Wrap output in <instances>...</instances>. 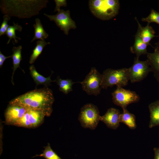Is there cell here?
<instances>
[{
  "mask_svg": "<svg viewBox=\"0 0 159 159\" xmlns=\"http://www.w3.org/2000/svg\"><path fill=\"white\" fill-rule=\"evenodd\" d=\"M54 98L52 90L48 87L36 89L21 95L11 100L9 104L18 105L28 109L42 112L49 116L53 110Z\"/></svg>",
  "mask_w": 159,
  "mask_h": 159,
  "instance_id": "6da1fadb",
  "label": "cell"
},
{
  "mask_svg": "<svg viewBox=\"0 0 159 159\" xmlns=\"http://www.w3.org/2000/svg\"><path fill=\"white\" fill-rule=\"evenodd\" d=\"M47 0H1L0 8L2 14L19 18H27L38 15L47 7Z\"/></svg>",
  "mask_w": 159,
  "mask_h": 159,
  "instance_id": "7a4b0ae2",
  "label": "cell"
},
{
  "mask_svg": "<svg viewBox=\"0 0 159 159\" xmlns=\"http://www.w3.org/2000/svg\"><path fill=\"white\" fill-rule=\"evenodd\" d=\"M89 5L94 15L104 20L114 16L117 14L119 7V2L116 0H90Z\"/></svg>",
  "mask_w": 159,
  "mask_h": 159,
  "instance_id": "3957f363",
  "label": "cell"
},
{
  "mask_svg": "<svg viewBox=\"0 0 159 159\" xmlns=\"http://www.w3.org/2000/svg\"><path fill=\"white\" fill-rule=\"evenodd\" d=\"M102 74L101 88L104 89L115 85L122 87L127 85L129 81L128 69L126 68L117 69H108Z\"/></svg>",
  "mask_w": 159,
  "mask_h": 159,
  "instance_id": "277c9868",
  "label": "cell"
},
{
  "mask_svg": "<svg viewBox=\"0 0 159 159\" xmlns=\"http://www.w3.org/2000/svg\"><path fill=\"white\" fill-rule=\"evenodd\" d=\"M100 117L97 107L92 104L88 103L81 108L78 119L82 127L93 130L97 127Z\"/></svg>",
  "mask_w": 159,
  "mask_h": 159,
  "instance_id": "5b68a950",
  "label": "cell"
},
{
  "mask_svg": "<svg viewBox=\"0 0 159 159\" xmlns=\"http://www.w3.org/2000/svg\"><path fill=\"white\" fill-rule=\"evenodd\" d=\"M102 74L93 67L85 79L80 83L83 90L88 95L97 96L100 94L102 89Z\"/></svg>",
  "mask_w": 159,
  "mask_h": 159,
  "instance_id": "8992f818",
  "label": "cell"
},
{
  "mask_svg": "<svg viewBox=\"0 0 159 159\" xmlns=\"http://www.w3.org/2000/svg\"><path fill=\"white\" fill-rule=\"evenodd\" d=\"M112 96L114 104L120 107L123 110L127 109L129 105L137 102L140 99L139 96L135 92L121 87H117L112 93Z\"/></svg>",
  "mask_w": 159,
  "mask_h": 159,
  "instance_id": "52a82bcc",
  "label": "cell"
},
{
  "mask_svg": "<svg viewBox=\"0 0 159 159\" xmlns=\"http://www.w3.org/2000/svg\"><path fill=\"white\" fill-rule=\"evenodd\" d=\"M139 58H135L132 65L128 68L129 81L132 83L142 80L151 72L148 61H140Z\"/></svg>",
  "mask_w": 159,
  "mask_h": 159,
  "instance_id": "ba28073f",
  "label": "cell"
},
{
  "mask_svg": "<svg viewBox=\"0 0 159 159\" xmlns=\"http://www.w3.org/2000/svg\"><path fill=\"white\" fill-rule=\"evenodd\" d=\"M44 14L50 20L54 21L66 35L68 34L69 31L70 29H75L76 27L75 22L70 16L69 10L64 11L61 9L55 15H49L46 14Z\"/></svg>",
  "mask_w": 159,
  "mask_h": 159,
  "instance_id": "9c48e42d",
  "label": "cell"
},
{
  "mask_svg": "<svg viewBox=\"0 0 159 159\" xmlns=\"http://www.w3.org/2000/svg\"><path fill=\"white\" fill-rule=\"evenodd\" d=\"M28 109L16 104H9L5 114L6 123L13 125L16 122L24 115Z\"/></svg>",
  "mask_w": 159,
  "mask_h": 159,
  "instance_id": "30bf717a",
  "label": "cell"
},
{
  "mask_svg": "<svg viewBox=\"0 0 159 159\" xmlns=\"http://www.w3.org/2000/svg\"><path fill=\"white\" fill-rule=\"evenodd\" d=\"M120 114L118 110L110 108L107 110L104 115L100 116V120L104 123L107 127L115 130L120 125Z\"/></svg>",
  "mask_w": 159,
  "mask_h": 159,
  "instance_id": "8fae6325",
  "label": "cell"
},
{
  "mask_svg": "<svg viewBox=\"0 0 159 159\" xmlns=\"http://www.w3.org/2000/svg\"><path fill=\"white\" fill-rule=\"evenodd\" d=\"M138 23V29L137 33L138 34L143 41L148 45H150V42L154 37H156L155 34V32L153 28L148 23L144 27L142 26L136 18Z\"/></svg>",
  "mask_w": 159,
  "mask_h": 159,
  "instance_id": "7c38bea8",
  "label": "cell"
},
{
  "mask_svg": "<svg viewBox=\"0 0 159 159\" xmlns=\"http://www.w3.org/2000/svg\"><path fill=\"white\" fill-rule=\"evenodd\" d=\"M147 58L151 72L159 83V50L155 47L153 52L148 53Z\"/></svg>",
  "mask_w": 159,
  "mask_h": 159,
  "instance_id": "4fadbf2b",
  "label": "cell"
},
{
  "mask_svg": "<svg viewBox=\"0 0 159 159\" xmlns=\"http://www.w3.org/2000/svg\"><path fill=\"white\" fill-rule=\"evenodd\" d=\"M148 108L150 117L149 127L151 128L159 125V100L150 104Z\"/></svg>",
  "mask_w": 159,
  "mask_h": 159,
  "instance_id": "5bb4252c",
  "label": "cell"
},
{
  "mask_svg": "<svg viewBox=\"0 0 159 159\" xmlns=\"http://www.w3.org/2000/svg\"><path fill=\"white\" fill-rule=\"evenodd\" d=\"M148 45L145 43L137 33L135 36V42L133 46L130 48L131 52L136 54L137 57H139L143 54H147Z\"/></svg>",
  "mask_w": 159,
  "mask_h": 159,
  "instance_id": "9a60e30c",
  "label": "cell"
},
{
  "mask_svg": "<svg viewBox=\"0 0 159 159\" xmlns=\"http://www.w3.org/2000/svg\"><path fill=\"white\" fill-rule=\"evenodd\" d=\"M31 127H35L40 125L46 116L42 111L28 109Z\"/></svg>",
  "mask_w": 159,
  "mask_h": 159,
  "instance_id": "2e32d148",
  "label": "cell"
},
{
  "mask_svg": "<svg viewBox=\"0 0 159 159\" xmlns=\"http://www.w3.org/2000/svg\"><path fill=\"white\" fill-rule=\"evenodd\" d=\"M29 69L30 74L37 86L41 84L47 86L49 85L51 82L56 81V80H52L51 79V76L48 77H45L39 74L36 70L34 65L30 66Z\"/></svg>",
  "mask_w": 159,
  "mask_h": 159,
  "instance_id": "e0dca14e",
  "label": "cell"
},
{
  "mask_svg": "<svg viewBox=\"0 0 159 159\" xmlns=\"http://www.w3.org/2000/svg\"><path fill=\"white\" fill-rule=\"evenodd\" d=\"M123 110V113L120 115V122L125 124L131 129H135L136 125L135 115L130 112L127 109Z\"/></svg>",
  "mask_w": 159,
  "mask_h": 159,
  "instance_id": "ac0fdd59",
  "label": "cell"
},
{
  "mask_svg": "<svg viewBox=\"0 0 159 159\" xmlns=\"http://www.w3.org/2000/svg\"><path fill=\"white\" fill-rule=\"evenodd\" d=\"M35 24H33L34 29V35L31 42L37 39L39 40H44L49 36L48 34L44 29L40 19L36 18L35 19Z\"/></svg>",
  "mask_w": 159,
  "mask_h": 159,
  "instance_id": "d6986e66",
  "label": "cell"
},
{
  "mask_svg": "<svg viewBox=\"0 0 159 159\" xmlns=\"http://www.w3.org/2000/svg\"><path fill=\"white\" fill-rule=\"evenodd\" d=\"M22 49L21 46H19L18 47H14L12 49L13 54L11 55V58L13 60V73L11 77V82L13 85V75L15 71L18 68H20V64L22 59L21 52Z\"/></svg>",
  "mask_w": 159,
  "mask_h": 159,
  "instance_id": "ffe728a7",
  "label": "cell"
},
{
  "mask_svg": "<svg viewBox=\"0 0 159 159\" xmlns=\"http://www.w3.org/2000/svg\"><path fill=\"white\" fill-rule=\"evenodd\" d=\"M49 44V42H47L44 40L37 41L36 42V45L33 50V53L30 57L29 63L31 64H33L41 54L44 47Z\"/></svg>",
  "mask_w": 159,
  "mask_h": 159,
  "instance_id": "44dd1931",
  "label": "cell"
},
{
  "mask_svg": "<svg viewBox=\"0 0 159 159\" xmlns=\"http://www.w3.org/2000/svg\"><path fill=\"white\" fill-rule=\"evenodd\" d=\"M57 82L59 86V90L64 94H67L72 90V86L74 84L80 82H75L70 79L63 80L58 77Z\"/></svg>",
  "mask_w": 159,
  "mask_h": 159,
  "instance_id": "7402d4cb",
  "label": "cell"
},
{
  "mask_svg": "<svg viewBox=\"0 0 159 159\" xmlns=\"http://www.w3.org/2000/svg\"><path fill=\"white\" fill-rule=\"evenodd\" d=\"M13 25H9L6 33V34L9 39L7 43V44L9 43L11 40L12 39L14 40L15 43H17L18 42V40L16 39V38L21 39L20 38L16 37L15 31L17 30L21 32L22 29V28L18 23L15 24L14 22H13Z\"/></svg>",
  "mask_w": 159,
  "mask_h": 159,
  "instance_id": "603a6c76",
  "label": "cell"
},
{
  "mask_svg": "<svg viewBox=\"0 0 159 159\" xmlns=\"http://www.w3.org/2000/svg\"><path fill=\"white\" fill-rule=\"evenodd\" d=\"M36 156L42 157L46 159H62L53 150L49 143L45 147L42 153Z\"/></svg>",
  "mask_w": 159,
  "mask_h": 159,
  "instance_id": "cb8c5ba5",
  "label": "cell"
},
{
  "mask_svg": "<svg viewBox=\"0 0 159 159\" xmlns=\"http://www.w3.org/2000/svg\"><path fill=\"white\" fill-rule=\"evenodd\" d=\"M142 20L148 23H155L159 25V12L153 9L149 15L146 17L143 18Z\"/></svg>",
  "mask_w": 159,
  "mask_h": 159,
  "instance_id": "d4e9b609",
  "label": "cell"
},
{
  "mask_svg": "<svg viewBox=\"0 0 159 159\" xmlns=\"http://www.w3.org/2000/svg\"><path fill=\"white\" fill-rule=\"evenodd\" d=\"M27 110L23 117L16 122L14 125L26 128L31 127Z\"/></svg>",
  "mask_w": 159,
  "mask_h": 159,
  "instance_id": "484cf974",
  "label": "cell"
},
{
  "mask_svg": "<svg viewBox=\"0 0 159 159\" xmlns=\"http://www.w3.org/2000/svg\"><path fill=\"white\" fill-rule=\"evenodd\" d=\"M3 20L0 27V36L4 35L8 28L9 25L8 24V21L10 19L11 17L7 15L4 16Z\"/></svg>",
  "mask_w": 159,
  "mask_h": 159,
  "instance_id": "4316f807",
  "label": "cell"
},
{
  "mask_svg": "<svg viewBox=\"0 0 159 159\" xmlns=\"http://www.w3.org/2000/svg\"><path fill=\"white\" fill-rule=\"evenodd\" d=\"M56 4V7L54 11H57L58 12L60 11L61 6H66L67 5L66 0H55Z\"/></svg>",
  "mask_w": 159,
  "mask_h": 159,
  "instance_id": "83f0119b",
  "label": "cell"
},
{
  "mask_svg": "<svg viewBox=\"0 0 159 159\" xmlns=\"http://www.w3.org/2000/svg\"><path fill=\"white\" fill-rule=\"evenodd\" d=\"M12 56H5L0 51V67H1L5 60L8 58L11 57Z\"/></svg>",
  "mask_w": 159,
  "mask_h": 159,
  "instance_id": "f1b7e54d",
  "label": "cell"
},
{
  "mask_svg": "<svg viewBox=\"0 0 159 159\" xmlns=\"http://www.w3.org/2000/svg\"><path fill=\"white\" fill-rule=\"evenodd\" d=\"M153 150L155 153L154 159H159V147L154 148Z\"/></svg>",
  "mask_w": 159,
  "mask_h": 159,
  "instance_id": "f546056e",
  "label": "cell"
},
{
  "mask_svg": "<svg viewBox=\"0 0 159 159\" xmlns=\"http://www.w3.org/2000/svg\"><path fill=\"white\" fill-rule=\"evenodd\" d=\"M155 48L159 50V41L155 44Z\"/></svg>",
  "mask_w": 159,
  "mask_h": 159,
  "instance_id": "4dcf8cb0",
  "label": "cell"
},
{
  "mask_svg": "<svg viewBox=\"0 0 159 159\" xmlns=\"http://www.w3.org/2000/svg\"><path fill=\"white\" fill-rule=\"evenodd\" d=\"M158 36L159 37V36Z\"/></svg>",
  "mask_w": 159,
  "mask_h": 159,
  "instance_id": "1f68e13d",
  "label": "cell"
}]
</instances>
